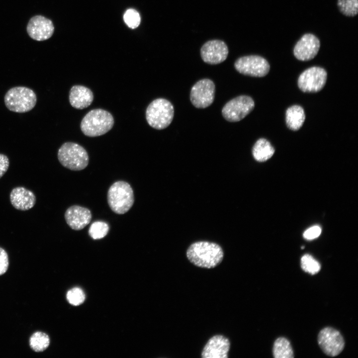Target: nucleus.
Segmentation results:
<instances>
[{
	"label": "nucleus",
	"instance_id": "nucleus-1",
	"mask_svg": "<svg viewBox=\"0 0 358 358\" xmlns=\"http://www.w3.org/2000/svg\"><path fill=\"white\" fill-rule=\"evenodd\" d=\"M186 255L188 261L194 266L210 269L221 263L224 252L218 244L201 241L191 244L187 249Z\"/></svg>",
	"mask_w": 358,
	"mask_h": 358
},
{
	"label": "nucleus",
	"instance_id": "nucleus-2",
	"mask_svg": "<svg viewBox=\"0 0 358 358\" xmlns=\"http://www.w3.org/2000/svg\"><path fill=\"white\" fill-rule=\"evenodd\" d=\"M114 123V118L109 112L96 108L86 114L81 121L80 128L86 136L94 137L107 133Z\"/></svg>",
	"mask_w": 358,
	"mask_h": 358
},
{
	"label": "nucleus",
	"instance_id": "nucleus-3",
	"mask_svg": "<svg viewBox=\"0 0 358 358\" xmlns=\"http://www.w3.org/2000/svg\"><path fill=\"white\" fill-rule=\"evenodd\" d=\"M108 204L116 214L127 212L134 203V194L130 184L124 180L114 182L109 188L107 194Z\"/></svg>",
	"mask_w": 358,
	"mask_h": 358
},
{
	"label": "nucleus",
	"instance_id": "nucleus-4",
	"mask_svg": "<svg viewBox=\"0 0 358 358\" xmlns=\"http://www.w3.org/2000/svg\"><path fill=\"white\" fill-rule=\"evenodd\" d=\"M58 159L63 167L75 171L85 169L89 162L86 150L80 145L72 142L62 145L58 151Z\"/></svg>",
	"mask_w": 358,
	"mask_h": 358
},
{
	"label": "nucleus",
	"instance_id": "nucleus-5",
	"mask_svg": "<svg viewBox=\"0 0 358 358\" xmlns=\"http://www.w3.org/2000/svg\"><path fill=\"white\" fill-rule=\"evenodd\" d=\"M174 115V108L171 102L165 98L153 100L146 110V118L152 128L162 130L171 123Z\"/></svg>",
	"mask_w": 358,
	"mask_h": 358
},
{
	"label": "nucleus",
	"instance_id": "nucleus-6",
	"mask_svg": "<svg viewBox=\"0 0 358 358\" xmlns=\"http://www.w3.org/2000/svg\"><path fill=\"white\" fill-rule=\"evenodd\" d=\"M4 101L6 107L9 110L17 113H24L34 108L37 97L31 89L25 87H15L6 92Z\"/></svg>",
	"mask_w": 358,
	"mask_h": 358
},
{
	"label": "nucleus",
	"instance_id": "nucleus-7",
	"mask_svg": "<svg viewBox=\"0 0 358 358\" xmlns=\"http://www.w3.org/2000/svg\"><path fill=\"white\" fill-rule=\"evenodd\" d=\"M255 102L252 97L243 95L229 101L223 106V117L229 122H237L244 118L254 109Z\"/></svg>",
	"mask_w": 358,
	"mask_h": 358
},
{
	"label": "nucleus",
	"instance_id": "nucleus-8",
	"mask_svg": "<svg viewBox=\"0 0 358 358\" xmlns=\"http://www.w3.org/2000/svg\"><path fill=\"white\" fill-rule=\"evenodd\" d=\"M234 67L239 73L254 77H264L270 69L267 60L258 55L241 57L236 61Z\"/></svg>",
	"mask_w": 358,
	"mask_h": 358
},
{
	"label": "nucleus",
	"instance_id": "nucleus-9",
	"mask_svg": "<svg viewBox=\"0 0 358 358\" xmlns=\"http://www.w3.org/2000/svg\"><path fill=\"white\" fill-rule=\"evenodd\" d=\"M327 73L323 68L312 67L303 71L298 79V86L304 92H316L325 86Z\"/></svg>",
	"mask_w": 358,
	"mask_h": 358
},
{
	"label": "nucleus",
	"instance_id": "nucleus-10",
	"mask_svg": "<svg viewBox=\"0 0 358 358\" xmlns=\"http://www.w3.org/2000/svg\"><path fill=\"white\" fill-rule=\"evenodd\" d=\"M318 344L322 351L327 356L336 357L345 347V340L337 330L332 327H325L318 335Z\"/></svg>",
	"mask_w": 358,
	"mask_h": 358
},
{
	"label": "nucleus",
	"instance_id": "nucleus-11",
	"mask_svg": "<svg viewBox=\"0 0 358 358\" xmlns=\"http://www.w3.org/2000/svg\"><path fill=\"white\" fill-rule=\"evenodd\" d=\"M215 91V87L212 81L208 79L200 80L191 89L190 101L196 108H206L213 103Z\"/></svg>",
	"mask_w": 358,
	"mask_h": 358
},
{
	"label": "nucleus",
	"instance_id": "nucleus-12",
	"mask_svg": "<svg viewBox=\"0 0 358 358\" xmlns=\"http://www.w3.org/2000/svg\"><path fill=\"white\" fill-rule=\"evenodd\" d=\"M228 54V49L224 42L219 40H210L205 43L200 49L203 61L215 65L224 61Z\"/></svg>",
	"mask_w": 358,
	"mask_h": 358
},
{
	"label": "nucleus",
	"instance_id": "nucleus-13",
	"mask_svg": "<svg viewBox=\"0 0 358 358\" xmlns=\"http://www.w3.org/2000/svg\"><path fill=\"white\" fill-rule=\"evenodd\" d=\"M320 47L319 39L312 34L307 33L303 35L295 44L293 54L299 60L309 61L316 56Z\"/></svg>",
	"mask_w": 358,
	"mask_h": 358
},
{
	"label": "nucleus",
	"instance_id": "nucleus-14",
	"mask_svg": "<svg viewBox=\"0 0 358 358\" xmlns=\"http://www.w3.org/2000/svg\"><path fill=\"white\" fill-rule=\"evenodd\" d=\"M54 31V27L52 21L42 15L32 17L27 26L28 35L37 41H43L50 38Z\"/></svg>",
	"mask_w": 358,
	"mask_h": 358
},
{
	"label": "nucleus",
	"instance_id": "nucleus-15",
	"mask_svg": "<svg viewBox=\"0 0 358 358\" xmlns=\"http://www.w3.org/2000/svg\"><path fill=\"white\" fill-rule=\"evenodd\" d=\"M229 339L222 335L211 337L201 353L202 358H227L230 349Z\"/></svg>",
	"mask_w": 358,
	"mask_h": 358
},
{
	"label": "nucleus",
	"instance_id": "nucleus-16",
	"mask_svg": "<svg viewBox=\"0 0 358 358\" xmlns=\"http://www.w3.org/2000/svg\"><path fill=\"white\" fill-rule=\"evenodd\" d=\"M64 217L67 224L71 229L79 231L90 222L92 215L88 208L75 205L66 210Z\"/></svg>",
	"mask_w": 358,
	"mask_h": 358
},
{
	"label": "nucleus",
	"instance_id": "nucleus-17",
	"mask_svg": "<svg viewBox=\"0 0 358 358\" xmlns=\"http://www.w3.org/2000/svg\"><path fill=\"white\" fill-rule=\"evenodd\" d=\"M12 205L16 209L26 211L32 208L36 203L34 193L24 187L14 188L9 195Z\"/></svg>",
	"mask_w": 358,
	"mask_h": 358
},
{
	"label": "nucleus",
	"instance_id": "nucleus-18",
	"mask_svg": "<svg viewBox=\"0 0 358 358\" xmlns=\"http://www.w3.org/2000/svg\"><path fill=\"white\" fill-rule=\"evenodd\" d=\"M69 99L70 104L74 108L83 109L92 103L93 94L89 88L85 86L75 85L69 91Z\"/></svg>",
	"mask_w": 358,
	"mask_h": 358
},
{
	"label": "nucleus",
	"instance_id": "nucleus-19",
	"mask_svg": "<svg viewBox=\"0 0 358 358\" xmlns=\"http://www.w3.org/2000/svg\"><path fill=\"white\" fill-rule=\"evenodd\" d=\"M305 119L304 110L299 105L291 106L286 111V123L288 128L291 130H298L302 126Z\"/></svg>",
	"mask_w": 358,
	"mask_h": 358
},
{
	"label": "nucleus",
	"instance_id": "nucleus-20",
	"mask_svg": "<svg viewBox=\"0 0 358 358\" xmlns=\"http://www.w3.org/2000/svg\"><path fill=\"white\" fill-rule=\"evenodd\" d=\"M274 153V149L270 143L265 138L258 139L252 149V154L254 159L260 162L268 160Z\"/></svg>",
	"mask_w": 358,
	"mask_h": 358
},
{
	"label": "nucleus",
	"instance_id": "nucleus-21",
	"mask_svg": "<svg viewBox=\"0 0 358 358\" xmlns=\"http://www.w3.org/2000/svg\"><path fill=\"white\" fill-rule=\"evenodd\" d=\"M272 354L275 358H293L294 353L289 341L285 338L279 337L274 341Z\"/></svg>",
	"mask_w": 358,
	"mask_h": 358
},
{
	"label": "nucleus",
	"instance_id": "nucleus-22",
	"mask_svg": "<svg viewBox=\"0 0 358 358\" xmlns=\"http://www.w3.org/2000/svg\"><path fill=\"white\" fill-rule=\"evenodd\" d=\"M50 338L45 333L36 332L29 339L30 348L36 352H42L49 346Z\"/></svg>",
	"mask_w": 358,
	"mask_h": 358
},
{
	"label": "nucleus",
	"instance_id": "nucleus-23",
	"mask_svg": "<svg viewBox=\"0 0 358 358\" xmlns=\"http://www.w3.org/2000/svg\"><path fill=\"white\" fill-rule=\"evenodd\" d=\"M109 229V225L106 222L97 221L91 224L88 233L89 236L93 240L100 239L104 238L107 234Z\"/></svg>",
	"mask_w": 358,
	"mask_h": 358
},
{
	"label": "nucleus",
	"instance_id": "nucleus-24",
	"mask_svg": "<svg viewBox=\"0 0 358 358\" xmlns=\"http://www.w3.org/2000/svg\"><path fill=\"white\" fill-rule=\"evenodd\" d=\"M301 268L306 272L312 275L317 273L321 269V265L309 254H305L300 260Z\"/></svg>",
	"mask_w": 358,
	"mask_h": 358
},
{
	"label": "nucleus",
	"instance_id": "nucleus-25",
	"mask_svg": "<svg viewBox=\"0 0 358 358\" xmlns=\"http://www.w3.org/2000/svg\"><path fill=\"white\" fill-rule=\"evenodd\" d=\"M339 9L347 16H354L358 12V0H338Z\"/></svg>",
	"mask_w": 358,
	"mask_h": 358
},
{
	"label": "nucleus",
	"instance_id": "nucleus-26",
	"mask_svg": "<svg viewBox=\"0 0 358 358\" xmlns=\"http://www.w3.org/2000/svg\"><path fill=\"white\" fill-rule=\"evenodd\" d=\"M67 299L71 304L78 306L83 303L85 299V295L81 288L74 287L68 291Z\"/></svg>",
	"mask_w": 358,
	"mask_h": 358
},
{
	"label": "nucleus",
	"instance_id": "nucleus-27",
	"mask_svg": "<svg viewBox=\"0 0 358 358\" xmlns=\"http://www.w3.org/2000/svg\"><path fill=\"white\" fill-rule=\"evenodd\" d=\"M123 19L127 25L131 28L137 27L141 21L139 13L134 9H129L125 12Z\"/></svg>",
	"mask_w": 358,
	"mask_h": 358
},
{
	"label": "nucleus",
	"instance_id": "nucleus-28",
	"mask_svg": "<svg viewBox=\"0 0 358 358\" xmlns=\"http://www.w3.org/2000/svg\"><path fill=\"white\" fill-rule=\"evenodd\" d=\"M9 265L8 257L6 252L0 247V275L5 273Z\"/></svg>",
	"mask_w": 358,
	"mask_h": 358
},
{
	"label": "nucleus",
	"instance_id": "nucleus-29",
	"mask_svg": "<svg viewBox=\"0 0 358 358\" xmlns=\"http://www.w3.org/2000/svg\"><path fill=\"white\" fill-rule=\"evenodd\" d=\"M321 233V228L317 225L307 229L303 233V237L308 240H313L318 237Z\"/></svg>",
	"mask_w": 358,
	"mask_h": 358
},
{
	"label": "nucleus",
	"instance_id": "nucleus-30",
	"mask_svg": "<svg viewBox=\"0 0 358 358\" xmlns=\"http://www.w3.org/2000/svg\"><path fill=\"white\" fill-rule=\"evenodd\" d=\"M9 165L8 157L4 154H0V179L7 171Z\"/></svg>",
	"mask_w": 358,
	"mask_h": 358
},
{
	"label": "nucleus",
	"instance_id": "nucleus-31",
	"mask_svg": "<svg viewBox=\"0 0 358 358\" xmlns=\"http://www.w3.org/2000/svg\"><path fill=\"white\" fill-rule=\"evenodd\" d=\"M304 246H302V247H301V249H304Z\"/></svg>",
	"mask_w": 358,
	"mask_h": 358
}]
</instances>
